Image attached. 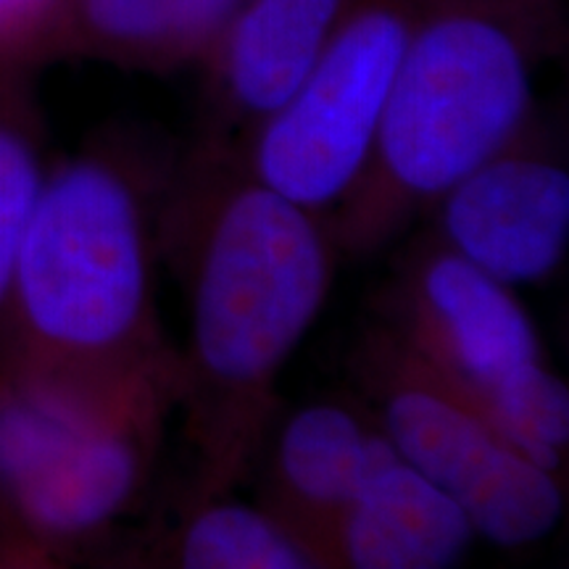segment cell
<instances>
[{"label":"cell","instance_id":"cell-1","mask_svg":"<svg viewBox=\"0 0 569 569\" xmlns=\"http://www.w3.org/2000/svg\"><path fill=\"white\" fill-rule=\"evenodd\" d=\"M159 243L184 280L180 353L196 496H224L272 430L277 380L330 296L340 259L325 219L256 182L232 153L198 151L174 169Z\"/></svg>","mask_w":569,"mask_h":569},{"label":"cell","instance_id":"cell-2","mask_svg":"<svg viewBox=\"0 0 569 569\" xmlns=\"http://www.w3.org/2000/svg\"><path fill=\"white\" fill-rule=\"evenodd\" d=\"M174 167L122 140L53 161L21 243L0 369L92 390L180 382L156 309Z\"/></svg>","mask_w":569,"mask_h":569},{"label":"cell","instance_id":"cell-3","mask_svg":"<svg viewBox=\"0 0 569 569\" xmlns=\"http://www.w3.org/2000/svg\"><path fill=\"white\" fill-rule=\"evenodd\" d=\"M525 40L490 11L415 24L359 188L325 219L338 253L380 251L417 213L530 127Z\"/></svg>","mask_w":569,"mask_h":569},{"label":"cell","instance_id":"cell-4","mask_svg":"<svg viewBox=\"0 0 569 569\" xmlns=\"http://www.w3.org/2000/svg\"><path fill=\"white\" fill-rule=\"evenodd\" d=\"M365 369L380 401V430L398 457L465 509L475 536L525 549L559 528L565 475L517 451L465 393L388 332L369 340Z\"/></svg>","mask_w":569,"mask_h":569},{"label":"cell","instance_id":"cell-5","mask_svg":"<svg viewBox=\"0 0 569 569\" xmlns=\"http://www.w3.org/2000/svg\"><path fill=\"white\" fill-rule=\"evenodd\" d=\"M411 30L390 0L338 21L301 88L238 151L246 172L322 219L343 206L372 161Z\"/></svg>","mask_w":569,"mask_h":569},{"label":"cell","instance_id":"cell-6","mask_svg":"<svg viewBox=\"0 0 569 569\" xmlns=\"http://www.w3.org/2000/svg\"><path fill=\"white\" fill-rule=\"evenodd\" d=\"M172 390L106 403L48 448L0 496V561L51 565L88 546L138 498Z\"/></svg>","mask_w":569,"mask_h":569},{"label":"cell","instance_id":"cell-7","mask_svg":"<svg viewBox=\"0 0 569 569\" xmlns=\"http://www.w3.org/2000/svg\"><path fill=\"white\" fill-rule=\"evenodd\" d=\"M390 303L388 336L478 409L511 375L546 359L515 288L440 240L419 246Z\"/></svg>","mask_w":569,"mask_h":569},{"label":"cell","instance_id":"cell-8","mask_svg":"<svg viewBox=\"0 0 569 569\" xmlns=\"http://www.w3.org/2000/svg\"><path fill=\"white\" fill-rule=\"evenodd\" d=\"M440 243L509 288L549 282L569 248V172L528 127L438 198Z\"/></svg>","mask_w":569,"mask_h":569},{"label":"cell","instance_id":"cell-9","mask_svg":"<svg viewBox=\"0 0 569 569\" xmlns=\"http://www.w3.org/2000/svg\"><path fill=\"white\" fill-rule=\"evenodd\" d=\"M380 425L340 401H315L277 427L264 501L330 567L336 528L375 467L396 457Z\"/></svg>","mask_w":569,"mask_h":569},{"label":"cell","instance_id":"cell-10","mask_svg":"<svg viewBox=\"0 0 569 569\" xmlns=\"http://www.w3.org/2000/svg\"><path fill=\"white\" fill-rule=\"evenodd\" d=\"M475 540L465 509L396 453L369 472L340 517L330 567L446 569Z\"/></svg>","mask_w":569,"mask_h":569},{"label":"cell","instance_id":"cell-11","mask_svg":"<svg viewBox=\"0 0 569 569\" xmlns=\"http://www.w3.org/2000/svg\"><path fill=\"white\" fill-rule=\"evenodd\" d=\"M343 0H240L227 21L219 80L243 142L301 88L336 32Z\"/></svg>","mask_w":569,"mask_h":569},{"label":"cell","instance_id":"cell-12","mask_svg":"<svg viewBox=\"0 0 569 569\" xmlns=\"http://www.w3.org/2000/svg\"><path fill=\"white\" fill-rule=\"evenodd\" d=\"M182 569H315V551L267 507L209 496L190 501L172 540Z\"/></svg>","mask_w":569,"mask_h":569},{"label":"cell","instance_id":"cell-13","mask_svg":"<svg viewBox=\"0 0 569 569\" xmlns=\"http://www.w3.org/2000/svg\"><path fill=\"white\" fill-rule=\"evenodd\" d=\"M48 169L51 161L38 113L13 92L0 90V338L9 319L21 243Z\"/></svg>","mask_w":569,"mask_h":569},{"label":"cell","instance_id":"cell-14","mask_svg":"<svg viewBox=\"0 0 569 569\" xmlns=\"http://www.w3.org/2000/svg\"><path fill=\"white\" fill-rule=\"evenodd\" d=\"M480 411L517 451L538 465L565 475L569 446V390L567 382L543 361L519 369L501 382Z\"/></svg>","mask_w":569,"mask_h":569},{"label":"cell","instance_id":"cell-15","mask_svg":"<svg viewBox=\"0 0 569 569\" xmlns=\"http://www.w3.org/2000/svg\"><path fill=\"white\" fill-rule=\"evenodd\" d=\"M82 30L111 51H182L169 0H77Z\"/></svg>","mask_w":569,"mask_h":569},{"label":"cell","instance_id":"cell-16","mask_svg":"<svg viewBox=\"0 0 569 569\" xmlns=\"http://www.w3.org/2000/svg\"><path fill=\"white\" fill-rule=\"evenodd\" d=\"M182 51L201 46L227 27L240 0H169Z\"/></svg>","mask_w":569,"mask_h":569},{"label":"cell","instance_id":"cell-17","mask_svg":"<svg viewBox=\"0 0 569 569\" xmlns=\"http://www.w3.org/2000/svg\"><path fill=\"white\" fill-rule=\"evenodd\" d=\"M59 0H0V53L27 46L46 30Z\"/></svg>","mask_w":569,"mask_h":569}]
</instances>
